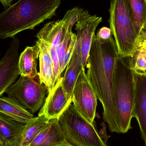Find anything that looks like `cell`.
I'll return each instance as SVG.
<instances>
[{
	"label": "cell",
	"mask_w": 146,
	"mask_h": 146,
	"mask_svg": "<svg viewBox=\"0 0 146 146\" xmlns=\"http://www.w3.org/2000/svg\"><path fill=\"white\" fill-rule=\"evenodd\" d=\"M113 37L104 39L95 34L88 57L86 76L103 107V119L111 133H119L114 95V71L118 57Z\"/></svg>",
	"instance_id": "6da1fadb"
},
{
	"label": "cell",
	"mask_w": 146,
	"mask_h": 146,
	"mask_svg": "<svg viewBox=\"0 0 146 146\" xmlns=\"http://www.w3.org/2000/svg\"><path fill=\"white\" fill-rule=\"evenodd\" d=\"M61 0H19L0 13V39L14 38L53 18Z\"/></svg>",
	"instance_id": "7a4b0ae2"
},
{
	"label": "cell",
	"mask_w": 146,
	"mask_h": 146,
	"mask_svg": "<svg viewBox=\"0 0 146 146\" xmlns=\"http://www.w3.org/2000/svg\"><path fill=\"white\" fill-rule=\"evenodd\" d=\"M114 95L119 133L131 129L135 95V74L129 56H118L114 71Z\"/></svg>",
	"instance_id": "3957f363"
},
{
	"label": "cell",
	"mask_w": 146,
	"mask_h": 146,
	"mask_svg": "<svg viewBox=\"0 0 146 146\" xmlns=\"http://www.w3.org/2000/svg\"><path fill=\"white\" fill-rule=\"evenodd\" d=\"M109 12L110 29L118 54L130 56L136 48L138 35L128 0H111Z\"/></svg>",
	"instance_id": "277c9868"
},
{
	"label": "cell",
	"mask_w": 146,
	"mask_h": 146,
	"mask_svg": "<svg viewBox=\"0 0 146 146\" xmlns=\"http://www.w3.org/2000/svg\"><path fill=\"white\" fill-rule=\"evenodd\" d=\"M72 104L58 118L66 142L74 146H107L94 125L83 118Z\"/></svg>",
	"instance_id": "5b68a950"
},
{
	"label": "cell",
	"mask_w": 146,
	"mask_h": 146,
	"mask_svg": "<svg viewBox=\"0 0 146 146\" xmlns=\"http://www.w3.org/2000/svg\"><path fill=\"white\" fill-rule=\"evenodd\" d=\"M47 88L39 76L34 77L20 76L5 93L26 110L33 115L44 104Z\"/></svg>",
	"instance_id": "8992f818"
},
{
	"label": "cell",
	"mask_w": 146,
	"mask_h": 146,
	"mask_svg": "<svg viewBox=\"0 0 146 146\" xmlns=\"http://www.w3.org/2000/svg\"><path fill=\"white\" fill-rule=\"evenodd\" d=\"M97 96L82 68L73 90V105L78 113L92 125H94L98 101Z\"/></svg>",
	"instance_id": "52a82bcc"
},
{
	"label": "cell",
	"mask_w": 146,
	"mask_h": 146,
	"mask_svg": "<svg viewBox=\"0 0 146 146\" xmlns=\"http://www.w3.org/2000/svg\"><path fill=\"white\" fill-rule=\"evenodd\" d=\"M102 21V17L91 15L88 10H83L81 9L79 13L76 23L75 29L77 33L75 49L83 68L86 65L95 30Z\"/></svg>",
	"instance_id": "ba28073f"
},
{
	"label": "cell",
	"mask_w": 146,
	"mask_h": 146,
	"mask_svg": "<svg viewBox=\"0 0 146 146\" xmlns=\"http://www.w3.org/2000/svg\"><path fill=\"white\" fill-rule=\"evenodd\" d=\"M20 42L13 38L9 48L0 61V97L17 81L20 75L19 70V49Z\"/></svg>",
	"instance_id": "9c48e42d"
},
{
	"label": "cell",
	"mask_w": 146,
	"mask_h": 146,
	"mask_svg": "<svg viewBox=\"0 0 146 146\" xmlns=\"http://www.w3.org/2000/svg\"><path fill=\"white\" fill-rule=\"evenodd\" d=\"M62 78L56 84L54 89L48 94L45 102L38 114L49 120L59 118L67 108L72 103V100L67 97L62 86Z\"/></svg>",
	"instance_id": "30bf717a"
},
{
	"label": "cell",
	"mask_w": 146,
	"mask_h": 146,
	"mask_svg": "<svg viewBox=\"0 0 146 146\" xmlns=\"http://www.w3.org/2000/svg\"><path fill=\"white\" fill-rule=\"evenodd\" d=\"M135 74V95L133 117L137 119L146 146V75Z\"/></svg>",
	"instance_id": "8fae6325"
},
{
	"label": "cell",
	"mask_w": 146,
	"mask_h": 146,
	"mask_svg": "<svg viewBox=\"0 0 146 146\" xmlns=\"http://www.w3.org/2000/svg\"><path fill=\"white\" fill-rule=\"evenodd\" d=\"M72 32L63 19L48 22L36 37L49 47L56 50L69 33Z\"/></svg>",
	"instance_id": "7c38bea8"
},
{
	"label": "cell",
	"mask_w": 146,
	"mask_h": 146,
	"mask_svg": "<svg viewBox=\"0 0 146 146\" xmlns=\"http://www.w3.org/2000/svg\"><path fill=\"white\" fill-rule=\"evenodd\" d=\"M66 142L57 118L50 120L28 146H60Z\"/></svg>",
	"instance_id": "4fadbf2b"
},
{
	"label": "cell",
	"mask_w": 146,
	"mask_h": 146,
	"mask_svg": "<svg viewBox=\"0 0 146 146\" xmlns=\"http://www.w3.org/2000/svg\"><path fill=\"white\" fill-rule=\"evenodd\" d=\"M25 124L0 115V146H15Z\"/></svg>",
	"instance_id": "5bb4252c"
},
{
	"label": "cell",
	"mask_w": 146,
	"mask_h": 146,
	"mask_svg": "<svg viewBox=\"0 0 146 146\" xmlns=\"http://www.w3.org/2000/svg\"><path fill=\"white\" fill-rule=\"evenodd\" d=\"M40 49L36 44L27 47L19 56V66L20 76L34 77L38 75L37 60Z\"/></svg>",
	"instance_id": "9a60e30c"
},
{
	"label": "cell",
	"mask_w": 146,
	"mask_h": 146,
	"mask_svg": "<svg viewBox=\"0 0 146 146\" xmlns=\"http://www.w3.org/2000/svg\"><path fill=\"white\" fill-rule=\"evenodd\" d=\"M0 115L24 124L34 117L33 115L8 97H0Z\"/></svg>",
	"instance_id": "2e32d148"
},
{
	"label": "cell",
	"mask_w": 146,
	"mask_h": 146,
	"mask_svg": "<svg viewBox=\"0 0 146 146\" xmlns=\"http://www.w3.org/2000/svg\"><path fill=\"white\" fill-rule=\"evenodd\" d=\"M82 68L80 60L74 49L64 76L62 77V86L69 100H72L74 87Z\"/></svg>",
	"instance_id": "e0dca14e"
},
{
	"label": "cell",
	"mask_w": 146,
	"mask_h": 146,
	"mask_svg": "<svg viewBox=\"0 0 146 146\" xmlns=\"http://www.w3.org/2000/svg\"><path fill=\"white\" fill-rule=\"evenodd\" d=\"M49 120L44 116L33 117L25 125L15 146H28L44 128Z\"/></svg>",
	"instance_id": "ac0fdd59"
},
{
	"label": "cell",
	"mask_w": 146,
	"mask_h": 146,
	"mask_svg": "<svg viewBox=\"0 0 146 146\" xmlns=\"http://www.w3.org/2000/svg\"><path fill=\"white\" fill-rule=\"evenodd\" d=\"M76 40V34L73 33L72 31L71 32L56 48L61 75L66 69L72 58L75 48Z\"/></svg>",
	"instance_id": "d6986e66"
},
{
	"label": "cell",
	"mask_w": 146,
	"mask_h": 146,
	"mask_svg": "<svg viewBox=\"0 0 146 146\" xmlns=\"http://www.w3.org/2000/svg\"><path fill=\"white\" fill-rule=\"evenodd\" d=\"M129 56L131 68L135 74L146 75V38H138L136 48Z\"/></svg>",
	"instance_id": "ffe728a7"
},
{
	"label": "cell",
	"mask_w": 146,
	"mask_h": 146,
	"mask_svg": "<svg viewBox=\"0 0 146 146\" xmlns=\"http://www.w3.org/2000/svg\"><path fill=\"white\" fill-rule=\"evenodd\" d=\"M138 36L146 29V0H128Z\"/></svg>",
	"instance_id": "44dd1931"
},
{
	"label": "cell",
	"mask_w": 146,
	"mask_h": 146,
	"mask_svg": "<svg viewBox=\"0 0 146 146\" xmlns=\"http://www.w3.org/2000/svg\"><path fill=\"white\" fill-rule=\"evenodd\" d=\"M39 60V72L38 74L42 82L46 85L48 93H49L55 86L53 62Z\"/></svg>",
	"instance_id": "7402d4cb"
},
{
	"label": "cell",
	"mask_w": 146,
	"mask_h": 146,
	"mask_svg": "<svg viewBox=\"0 0 146 146\" xmlns=\"http://www.w3.org/2000/svg\"><path fill=\"white\" fill-rule=\"evenodd\" d=\"M81 9L78 7H74L71 10H68L62 19L68 26L72 30L74 25L77 22Z\"/></svg>",
	"instance_id": "603a6c76"
},
{
	"label": "cell",
	"mask_w": 146,
	"mask_h": 146,
	"mask_svg": "<svg viewBox=\"0 0 146 146\" xmlns=\"http://www.w3.org/2000/svg\"><path fill=\"white\" fill-rule=\"evenodd\" d=\"M96 35L102 39H106L112 36L110 29L107 27H103L98 31Z\"/></svg>",
	"instance_id": "cb8c5ba5"
},
{
	"label": "cell",
	"mask_w": 146,
	"mask_h": 146,
	"mask_svg": "<svg viewBox=\"0 0 146 146\" xmlns=\"http://www.w3.org/2000/svg\"><path fill=\"white\" fill-rule=\"evenodd\" d=\"M13 1V0H0V3L4 8L7 9L11 5Z\"/></svg>",
	"instance_id": "d4e9b609"
},
{
	"label": "cell",
	"mask_w": 146,
	"mask_h": 146,
	"mask_svg": "<svg viewBox=\"0 0 146 146\" xmlns=\"http://www.w3.org/2000/svg\"><path fill=\"white\" fill-rule=\"evenodd\" d=\"M139 37L146 38V29L138 36V38Z\"/></svg>",
	"instance_id": "484cf974"
},
{
	"label": "cell",
	"mask_w": 146,
	"mask_h": 146,
	"mask_svg": "<svg viewBox=\"0 0 146 146\" xmlns=\"http://www.w3.org/2000/svg\"><path fill=\"white\" fill-rule=\"evenodd\" d=\"M60 146H74L72 145H71V144H69V143H68V142H66L65 144H63L62 145H61Z\"/></svg>",
	"instance_id": "4316f807"
},
{
	"label": "cell",
	"mask_w": 146,
	"mask_h": 146,
	"mask_svg": "<svg viewBox=\"0 0 146 146\" xmlns=\"http://www.w3.org/2000/svg\"><path fill=\"white\" fill-rule=\"evenodd\" d=\"M0 61H1V60H0Z\"/></svg>",
	"instance_id": "83f0119b"
}]
</instances>
